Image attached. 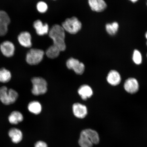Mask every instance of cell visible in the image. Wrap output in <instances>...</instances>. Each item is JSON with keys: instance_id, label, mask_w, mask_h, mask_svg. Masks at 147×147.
Here are the masks:
<instances>
[{"instance_id": "ffe728a7", "label": "cell", "mask_w": 147, "mask_h": 147, "mask_svg": "<svg viewBox=\"0 0 147 147\" xmlns=\"http://www.w3.org/2000/svg\"><path fill=\"white\" fill-rule=\"evenodd\" d=\"M27 108L30 113L36 115L39 114L42 110L41 105L36 101H32L29 102Z\"/></svg>"}, {"instance_id": "8fae6325", "label": "cell", "mask_w": 147, "mask_h": 147, "mask_svg": "<svg viewBox=\"0 0 147 147\" xmlns=\"http://www.w3.org/2000/svg\"><path fill=\"white\" fill-rule=\"evenodd\" d=\"M124 89L127 92L134 94L138 91L139 85L136 79L134 78H129L125 81L124 84Z\"/></svg>"}, {"instance_id": "7402d4cb", "label": "cell", "mask_w": 147, "mask_h": 147, "mask_svg": "<svg viewBox=\"0 0 147 147\" xmlns=\"http://www.w3.org/2000/svg\"><path fill=\"white\" fill-rule=\"evenodd\" d=\"M119 24L116 22L106 24V28L107 32L110 35H113L117 32L119 28Z\"/></svg>"}, {"instance_id": "4316f807", "label": "cell", "mask_w": 147, "mask_h": 147, "mask_svg": "<svg viewBox=\"0 0 147 147\" xmlns=\"http://www.w3.org/2000/svg\"><path fill=\"white\" fill-rule=\"evenodd\" d=\"M146 39H147V32H146Z\"/></svg>"}, {"instance_id": "277c9868", "label": "cell", "mask_w": 147, "mask_h": 147, "mask_svg": "<svg viewBox=\"0 0 147 147\" xmlns=\"http://www.w3.org/2000/svg\"><path fill=\"white\" fill-rule=\"evenodd\" d=\"M31 82L32 84V92L33 95L38 96L47 92V84L45 79L40 77H34Z\"/></svg>"}, {"instance_id": "ac0fdd59", "label": "cell", "mask_w": 147, "mask_h": 147, "mask_svg": "<svg viewBox=\"0 0 147 147\" xmlns=\"http://www.w3.org/2000/svg\"><path fill=\"white\" fill-rule=\"evenodd\" d=\"M36 32L38 35L43 36L48 34L49 32V27L47 23L43 24L41 21L37 20L35 21L33 24Z\"/></svg>"}, {"instance_id": "3957f363", "label": "cell", "mask_w": 147, "mask_h": 147, "mask_svg": "<svg viewBox=\"0 0 147 147\" xmlns=\"http://www.w3.org/2000/svg\"><path fill=\"white\" fill-rule=\"evenodd\" d=\"M18 97V92L14 89L9 88L5 85L0 87V102L3 105H12L17 101Z\"/></svg>"}, {"instance_id": "f546056e", "label": "cell", "mask_w": 147, "mask_h": 147, "mask_svg": "<svg viewBox=\"0 0 147 147\" xmlns=\"http://www.w3.org/2000/svg\"></svg>"}, {"instance_id": "44dd1931", "label": "cell", "mask_w": 147, "mask_h": 147, "mask_svg": "<svg viewBox=\"0 0 147 147\" xmlns=\"http://www.w3.org/2000/svg\"><path fill=\"white\" fill-rule=\"evenodd\" d=\"M60 51L57 47L54 45L51 46L46 51L47 57L51 59H55L59 56Z\"/></svg>"}, {"instance_id": "603a6c76", "label": "cell", "mask_w": 147, "mask_h": 147, "mask_svg": "<svg viewBox=\"0 0 147 147\" xmlns=\"http://www.w3.org/2000/svg\"><path fill=\"white\" fill-rule=\"evenodd\" d=\"M133 60L134 63L137 65H139L142 62V56L140 51L137 50L134 51Z\"/></svg>"}, {"instance_id": "6da1fadb", "label": "cell", "mask_w": 147, "mask_h": 147, "mask_svg": "<svg viewBox=\"0 0 147 147\" xmlns=\"http://www.w3.org/2000/svg\"><path fill=\"white\" fill-rule=\"evenodd\" d=\"M100 141L98 134L95 130L88 128L81 132L78 143L81 147H92Z\"/></svg>"}, {"instance_id": "9a60e30c", "label": "cell", "mask_w": 147, "mask_h": 147, "mask_svg": "<svg viewBox=\"0 0 147 147\" xmlns=\"http://www.w3.org/2000/svg\"><path fill=\"white\" fill-rule=\"evenodd\" d=\"M88 3L92 10L95 12H102L107 7L104 0H88Z\"/></svg>"}, {"instance_id": "484cf974", "label": "cell", "mask_w": 147, "mask_h": 147, "mask_svg": "<svg viewBox=\"0 0 147 147\" xmlns=\"http://www.w3.org/2000/svg\"><path fill=\"white\" fill-rule=\"evenodd\" d=\"M130 1H131L132 2L135 3L136 2H137L138 0H130Z\"/></svg>"}, {"instance_id": "d4e9b609", "label": "cell", "mask_w": 147, "mask_h": 147, "mask_svg": "<svg viewBox=\"0 0 147 147\" xmlns=\"http://www.w3.org/2000/svg\"><path fill=\"white\" fill-rule=\"evenodd\" d=\"M34 147H48V146L45 141H38L35 143Z\"/></svg>"}, {"instance_id": "30bf717a", "label": "cell", "mask_w": 147, "mask_h": 147, "mask_svg": "<svg viewBox=\"0 0 147 147\" xmlns=\"http://www.w3.org/2000/svg\"><path fill=\"white\" fill-rule=\"evenodd\" d=\"M0 48L2 54L6 57L10 58L14 56L15 47L12 42L9 41L3 42Z\"/></svg>"}, {"instance_id": "4fadbf2b", "label": "cell", "mask_w": 147, "mask_h": 147, "mask_svg": "<svg viewBox=\"0 0 147 147\" xmlns=\"http://www.w3.org/2000/svg\"><path fill=\"white\" fill-rule=\"evenodd\" d=\"M8 135L12 142L15 144H18L21 142L23 138L22 132L19 129L12 127L9 129Z\"/></svg>"}, {"instance_id": "ba28073f", "label": "cell", "mask_w": 147, "mask_h": 147, "mask_svg": "<svg viewBox=\"0 0 147 147\" xmlns=\"http://www.w3.org/2000/svg\"><path fill=\"white\" fill-rule=\"evenodd\" d=\"M10 23V19L8 14L4 11L0 10V36L6 34Z\"/></svg>"}, {"instance_id": "7c38bea8", "label": "cell", "mask_w": 147, "mask_h": 147, "mask_svg": "<svg viewBox=\"0 0 147 147\" xmlns=\"http://www.w3.org/2000/svg\"><path fill=\"white\" fill-rule=\"evenodd\" d=\"M72 110L74 115L78 119L85 118L87 115V107L80 103H76L74 104L72 106Z\"/></svg>"}, {"instance_id": "8992f818", "label": "cell", "mask_w": 147, "mask_h": 147, "mask_svg": "<svg viewBox=\"0 0 147 147\" xmlns=\"http://www.w3.org/2000/svg\"><path fill=\"white\" fill-rule=\"evenodd\" d=\"M44 55L45 52L41 49H32L27 53L26 60L29 65H37L43 60Z\"/></svg>"}, {"instance_id": "f1b7e54d", "label": "cell", "mask_w": 147, "mask_h": 147, "mask_svg": "<svg viewBox=\"0 0 147 147\" xmlns=\"http://www.w3.org/2000/svg\"></svg>"}, {"instance_id": "5bb4252c", "label": "cell", "mask_w": 147, "mask_h": 147, "mask_svg": "<svg viewBox=\"0 0 147 147\" xmlns=\"http://www.w3.org/2000/svg\"><path fill=\"white\" fill-rule=\"evenodd\" d=\"M107 80L110 85L116 86L120 83L121 76L118 71L115 70H112L108 73Z\"/></svg>"}, {"instance_id": "7a4b0ae2", "label": "cell", "mask_w": 147, "mask_h": 147, "mask_svg": "<svg viewBox=\"0 0 147 147\" xmlns=\"http://www.w3.org/2000/svg\"><path fill=\"white\" fill-rule=\"evenodd\" d=\"M49 36L53 40V45L57 47L61 51L65 50V33L63 28L59 25H55L49 31Z\"/></svg>"}, {"instance_id": "83f0119b", "label": "cell", "mask_w": 147, "mask_h": 147, "mask_svg": "<svg viewBox=\"0 0 147 147\" xmlns=\"http://www.w3.org/2000/svg\"><path fill=\"white\" fill-rule=\"evenodd\" d=\"M146 45H147V42H146Z\"/></svg>"}, {"instance_id": "e0dca14e", "label": "cell", "mask_w": 147, "mask_h": 147, "mask_svg": "<svg viewBox=\"0 0 147 147\" xmlns=\"http://www.w3.org/2000/svg\"><path fill=\"white\" fill-rule=\"evenodd\" d=\"M78 93L83 100H85L90 98L93 95L91 88L87 84H84L79 88Z\"/></svg>"}, {"instance_id": "5b68a950", "label": "cell", "mask_w": 147, "mask_h": 147, "mask_svg": "<svg viewBox=\"0 0 147 147\" xmlns=\"http://www.w3.org/2000/svg\"><path fill=\"white\" fill-rule=\"evenodd\" d=\"M64 30L71 34L78 33L82 28V24L78 18L75 17L67 18L62 24Z\"/></svg>"}, {"instance_id": "9c48e42d", "label": "cell", "mask_w": 147, "mask_h": 147, "mask_svg": "<svg viewBox=\"0 0 147 147\" xmlns=\"http://www.w3.org/2000/svg\"><path fill=\"white\" fill-rule=\"evenodd\" d=\"M9 123L14 127L16 126L21 123L24 120L22 113L18 110H13L9 114L7 117Z\"/></svg>"}, {"instance_id": "52a82bcc", "label": "cell", "mask_w": 147, "mask_h": 147, "mask_svg": "<svg viewBox=\"0 0 147 147\" xmlns=\"http://www.w3.org/2000/svg\"><path fill=\"white\" fill-rule=\"evenodd\" d=\"M66 65L68 69H73L77 74L82 75L85 70V65L82 62L75 59L71 58L67 60Z\"/></svg>"}, {"instance_id": "cb8c5ba5", "label": "cell", "mask_w": 147, "mask_h": 147, "mask_svg": "<svg viewBox=\"0 0 147 147\" xmlns=\"http://www.w3.org/2000/svg\"><path fill=\"white\" fill-rule=\"evenodd\" d=\"M36 8L41 13H44L47 11L48 6L47 3L43 1H40L36 5Z\"/></svg>"}, {"instance_id": "d6986e66", "label": "cell", "mask_w": 147, "mask_h": 147, "mask_svg": "<svg viewBox=\"0 0 147 147\" xmlns=\"http://www.w3.org/2000/svg\"><path fill=\"white\" fill-rule=\"evenodd\" d=\"M12 75L8 69L5 67L0 68V83L6 84L12 80Z\"/></svg>"}, {"instance_id": "2e32d148", "label": "cell", "mask_w": 147, "mask_h": 147, "mask_svg": "<svg viewBox=\"0 0 147 147\" xmlns=\"http://www.w3.org/2000/svg\"><path fill=\"white\" fill-rule=\"evenodd\" d=\"M31 39L30 33L27 32L20 33L18 36V41L20 45L25 47L30 48L32 47Z\"/></svg>"}]
</instances>
